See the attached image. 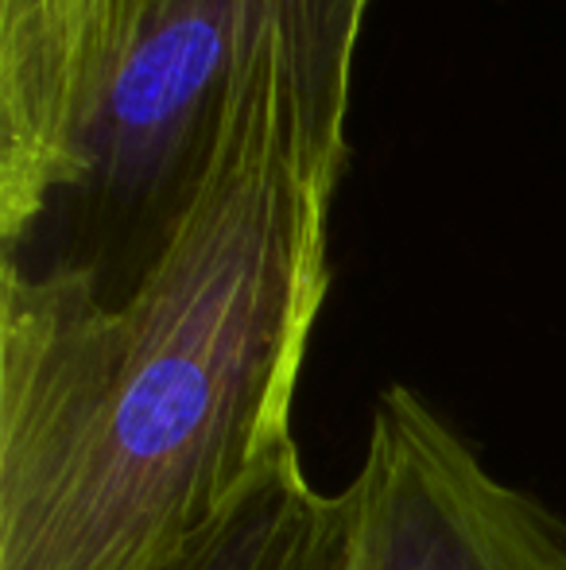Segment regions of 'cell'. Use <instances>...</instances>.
I'll use <instances>...</instances> for the list:
<instances>
[{"instance_id": "6da1fadb", "label": "cell", "mask_w": 566, "mask_h": 570, "mask_svg": "<svg viewBox=\"0 0 566 570\" xmlns=\"http://www.w3.org/2000/svg\"><path fill=\"white\" fill-rule=\"evenodd\" d=\"M338 179L265 51L132 287L4 256L0 570H143L299 458Z\"/></svg>"}, {"instance_id": "3957f363", "label": "cell", "mask_w": 566, "mask_h": 570, "mask_svg": "<svg viewBox=\"0 0 566 570\" xmlns=\"http://www.w3.org/2000/svg\"><path fill=\"white\" fill-rule=\"evenodd\" d=\"M349 493L346 570H566V524L500 481L419 396L388 384Z\"/></svg>"}, {"instance_id": "7a4b0ae2", "label": "cell", "mask_w": 566, "mask_h": 570, "mask_svg": "<svg viewBox=\"0 0 566 570\" xmlns=\"http://www.w3.org/2000/svg\"><path fill=\"white\" fill-rule=\"evenodd\" d=\"M369 4L159 0L78 144L67 195L86 206L93 245L75 268L101 287L106 264L125 261L132 287L187 203L229 90L265 51H284L318 148L346 167L349 82Z\"/></svg>"}, {"instance_id": "277c9868", "label": "cell", "mask_w": 566, "mask_h": 570, "mask_svg": "<svg viewBox=\"0 0 566 570\" xmlns=\"http://www.w3.org/2000/svg\"><path fill=\"white\" fill-rule=\"evenodd\" d=\"M159 0H0V240L39 229Z\"/></svg>"}, {"instance_id": "5b68a950", "label": "cell", "mask_w": 566, "mask_h": 570, "mask_svg": "<svg viewBox=\"0 0 566 570\" xmlns=\"http://www.w3.org/2000/svg\"><path fill=\"white\" fill-rule=\"evenodd\" d=\"M346 556L349 493L310 485L295 458L143 570H346Z\"/></svg>"}]
</instances>
